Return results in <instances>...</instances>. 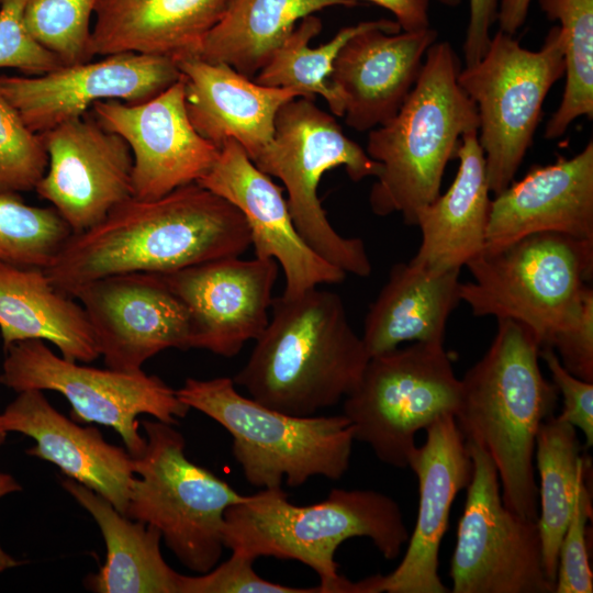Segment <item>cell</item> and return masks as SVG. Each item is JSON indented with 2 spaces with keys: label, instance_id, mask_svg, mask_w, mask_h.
<instances>
[{
  "label": "cell",
  "instance_id": "6da1fadb",
  "mask_svg": "<svg viewBox=\"0 0 593 593\" xmlns=\"http://www.w3.org/2000/svg\"><path fill=\"white\" fill-rule=\"evenodd\" d=\"M250 246L239 210L193 182L157 199H126L94 226L72 234L45 272L72 296L104 277L172 272L239 257Z\"/></svg>",
  "mask_w": 593,
  "mask_h": 593
},
{
  "label": "cell",
  "instance_id": "7a4b0ae2",
  "mask_svg": "<svg viewBox=\"0 0 593 593\" xmlns=\"http://www.w3.org/2000/svg\"><path fill=\"white\" fill-rule=\"evenodd\" d=\"M540 345L525 325L497 320L484 356L460 379L455 421L467 441L493 461L504 505L521 517L538 518L535 444L553 415L558 390L539 366Z\"/></svg>",
  "mask_w": 593,
  "mask_h": 593
},
{
  "label": "cell",
  "instance_id": "3957f363",
  "mask_svg": "<svg viewBox=\"0 0 593 593\" xmlns=\"http://www.w3.org/2000/svg\"><path fill=\"white\" fill-rule=\"evenodd\" d=\"M255 342L233 382L255 401L296 416L336 405L357 387L370 359L342 298L317 287L273 299Z\"/></svg>",
  "mask_w": 593,
  "mask_h": 593
},
{
  "label": "cell",
  "instance_id": "277c9868",
  "mask_svg": "<svg viewBox=\"0 0 593 593\" xmlns=\"http://www.w3.org/2000/svg\"><path fill=\"white\" fill-rule=\"evenodd\" d=\"M354 537L370 538L393 560L410 534L399 504L373 490L332 489L324 501L299 506L281 486L267 488L224 514V547L255 560L300 561L316 572L322 593H368L366 579L351 582L337 570L336 550Z\"/></svg>",
  "mask_w": 593,
  "mask_h": 593
},
{
  "label": "cell",
  "instance_id": "5b68a950",
  "mask_svg": "<svg viewBox=\"0 0 593 593\" xmlns=\"http://www.w3.org/2000/svg\"><path fill=\"white\" fill-rule=\"evenodd\" d=\"M460 66L449 42H435L398 113L369 131L366 153L381 165L369 194L374 214L400 213L415 226L417 212L439 194L461 136L479 128L477 107L458 83Z\"/></svg>",
  "mask_w": 593,
  "mask_h": 593
},
{
  "label": "cell",
  "instance_id": "8992f818",
  "mask_svg": "<svg viewBox=\"0 0 593 593\" xmlns=\"http://www.w3.org/2000/svg\"><path fill=\"white\" fill-rule=\"evenodd\" d=\"M176 393L231 434L233 456L254 486L294 488L315 475L337 480L349 468L355 435L344 414L290 415L242 395L227 377L188 378Z\"/></svg>",
  "mask_w": 593,
  "mask_h": 593
},
{
  "label": "cell",
  "instance_id": "52a82bcc",
  "mask_svg": "<svg viewBox=\"0 0 593 593\" xmlns=\"http://www.w3.org/2000/svg\"><path fill=\"white\" fill-rule=\"evenodd\" d=\"M280 179L293 223L321 257L346 273L368 277L372 267L362 239L345 237L329 223L317 195L323 175L343 166L357 182L378 177L381 165L347 137L336 119L313 100L296 97L277 113L270 144L253 161Z\"/></svg>",
  "mask_w": 593,
  "mask_h": 593
},
{
  "label": "cell",
  "instance_id": "ba28073f",
  "mask_svg": "<svg viewBox=\"0 0 593 593\" xmlns=\"http://www.w3.org/2000/svg\"><path fill=\"white\" fill-rule=\"evenodd\" d=\"M142 425L146 446L134 457L137 477L132 481L124 515L158 528L186 568L205 573L223 552L226 508L248 495L190 461L184 438L172 425L158 419Z\"/></svg>",
  "mask_w": 593,
  "mask_h": 593
},
{
  "label": "cell",
  "instance_id": "9c48e42d",
  "mask_svg": "<svg viewBox=\"0 0 593 593\" xmlns=\"http://www.w3.org/2000/svg\"><path fill=\"white\" fill-rule=\"evenodd\" d=\"M473 281L460 286L475 316L528 327L540 347L575 311L593 272V240L536 233L467 264Z\"/></svg>",
  "mask_w": 593,
  "mask_h": 593
},
{
  "label": "cell",
  "instance_id": "30bf717a",
  "mask_svg": "<svg viewBox=\"0 0 593 593\" xmlns=\"http://www.w3.org/2000/svg\"><path fill=\"white\" fill-rule=\"evenodd\" d=\"M563 75L558 25L549 30L538 51L524 48L513 35L499 30L483 57L461 68L458 83L478 110V139L494 195L514 181L533 143L545 99Z\"/></svg>",
  "mask_w": 593,
  "mask_h": 593
},
{
  "label": "cell",
  "instance_id": "8fae6325",
  "mask_svg": "<svg viewBox=\"0 0 593 593\" xmlns=\"http://www.w3.org/2000/svg\"><path fill=\"white\" fill-rule=\"evenodd\" d=\"M460 379L440 342H414L370 357L344 415L355 439L382 462L409 468L416 434L444 414H455Z\"/></svg>",
  "mask_w": 593,
  "mask_h": 593
},
{
  "label": "cell",
  "instance_id": "7c38bea8",
  "mask_svg": "<svg viewBox=\"0 0 593 593\" xmlns=\"http://www.w3.org/2000/svg\"><path fill=\"white\" fill-rule=\"evenodd\" d=\"M4 353L1 384L18 393L51 390L63 394L71 405L75 422L112 427L133 457L141 456L146 446L138 415L148 414L176 425L190 410L176 390L142 369L122 371L79 365L57 356L40 339L15 343Z\"/></svg>",
  "mask_w": 593,
  "mask_h": 593
},
{
  "label": "cell",
  "instance_id": "4fadbf2b",
  "mask_svg": "<svg viewBox=\"0 0 593 593\" xmlns=\"http://www.w3.org/2000/svg\"><path fill=\"white\" fill-rule=\"evenodd\" d=\"M467 444L472 475L450 560V592L553 593L537 519L521 517L504 505L493 461L484 449Z\"/></svg>",
  "mask_w": 593,
  "mask_h": 593
},
{
  "label": "cell",
  "instance_id": "5bb4252c",
  "mask_svg": "<svg viewBox=\"0 0 593 593\" xmlns=\"http://www.w3.org/2000/svg\"><path fill=\"white\" fill-rule=\"evenodd\" d=\"M101 57L38 76H0V91L40 134L85 115L96 102H144L181 78L170 57L133 52Z\"/></svg>",
  "mask_w": 593,
  "mask_h": 593
},
{
  "label": "cell",
  "instance_id": "9a60e30c",
  "mask_svg": "<svg viewBox=\"0 0 593 593\" xmlns=\"http://www.w3.org/2000/svg\"><path fill=\"white\" fill-rule=\"evenodd\" d=\"M91 109L98 122L131 149L134 198L157 199L198 182L219 157L220 147L202 137L189 120L182 76L147 101L104 100Z\"/></svg>",
  "mask_w": 593,
  "mask_h": 593
},
{
  "label": "cell",
  "instance_id": "2e32d148",
  "mask_svg": "<svg viewBox=\"0 0 593 593\" xmlns=\"http://www.w3.org/2000/svg\"><path fill=\"white\" fill-rule=\"evenodd\" d=\"M90 322L107 368L136 371L168 348H191L188 312L159 273L104 277L72 295Z\"/></svg>",
  "mask_w": 593,
  "mask_h": 593
},
{
  "label": "cell",
  "instance_id": "e0dca14e",
  "mask_svg": "<svg viewBox=\"0 0 593 593\" xmlns=\"http://www.w3.org/2000/svg\"><path fill=\"white\" fill-rule=\"evenodd\" d=\"M40 135L47 168L34 191L51 203L72 234L94 226L132 197L131 149L94 115L86 113Z\"/></svg>",
  "mask_w": 593,
  "mask_h": 593
},
{
  "label": "cell",
  "instance_id": "ac0fdd59",
  "mask_svg": "<svg viewBox=\"0 0 593 593\" xmlns=\"http://www.w3.org/2000/svg\"><path fill=\"white\" fill-rule=\"evenodd\" d=\"M279 265L275 259L226 257L159 273L184 305L191 348L237 355L269 322Z\"/></svg>",
  "mask_w": 593,
  "mask_h": 593
},
{
  "label": "cell",
  "instance_id": "d6986e66",
  "mask_svg": "<svg viewBox=\"0 0 593 593\" xmlns=\"http://www.w3.org/2000/svg\"><path fill=\"white\" fill-rule=\"evenodd\" d=\"M198 183L243 214L255 256L275 259L284 275L282 296L292 299L321 284L342 282L346 272L314 251L298 232L282 188L261 171L234 139L225 141Z\"/></svg>",
  "mask_w": 593,
  "mask_h": 593
},
{
  "label": "cell",
  "instance_id": "ffe728a7",
  "mask_svg": "<svg viewBox=\"0 0 593 593\" xmlns=\"http://www.w3.org/2000/svg\"><path fill=\"white\" fill-rule=\"evenodd\" d=\"M409 468L418 481V511L402 561L389 574L371 575L373 593H447L439 573V549L452 502L472 475L468 444L454 414H444L426 429Z\"/></svg>",
  "mask_w": 593,
  "mask_h": 593
},
{
  "label": "cell",
  "instance_id": "44dd1931",
  "mask_svg": "<svg viewBox=\"0 0 593 593\" xmlns=\"http://www.w3.org/2000/svg\"><path fill=\"white\" fill-rule=\"evenodd\" d=\"M437 36L430 26L401 31L395 20L379 19L349 38L328 77L343 102L345 123L366 132L389 122L415 85Z\"/></svg>",
  "mask_w": 593,
  "mask_h": 593
},
{
  "label": "cell",
  "instance_id": "7402d4cb",
  "mask_svg": "<svg viewBox=\"0 0 593 593\" xmlns=\"http://www.w3.org/2000/svg\"><path fill=\"white\" fill-rule=\"evenodd\" d=\"M593 240V142L571 158L533 166L491 200L484 250L536 233Z\"/></svg>",
  "mask_w": 593,
  "mask_h": 593
},
{
  "label": "cell",
  "instance_id": "603a6c76",
  "mask_svg": "<svg viewBox=\"0 0 593 593\" xmlns=\"http://www.w3.org/2000/svg\"><path fill=\"white\" fill-rule=\"evenodd\" d=\"M3 428L35 440L26 454L56 465L68 478L105 497L124 515L135 477L134 457L92 426L58 412L41 390L19 392L0 414Z\"/></svg>",
  "mask_w": 593,
  "mask_h": 593
},
{
  "label": "cell",
  "instance_id": "cb8c5ba5",
  "mask_svg": "<svg viewBox=\"0 0 593 593\" xmlns=\"http://www.w3.org/2000/svg\"><path fill=\"white\" fill-rule=\"evenodd\" d=\"M195 131L217 147L234 139L254 161L270 144L280 108L299 97L289 88L257 83L222 63L198 56L176 60Z\"/></svg>",
  "mask_w": 593,
  "mask_h": 593
},
{
  "label": "cell",
  "instance_id": "d4e9b609",
  "mask_svg": "<svg viewBox=\"0 0 593 593\" xmlns=\"http://www.w3.org/2000/svg\"><path fill=\"white\" fill-rule=\"evenodd\" d=\"M232 0H98L91 27L94 56L133 52L198 56Z\"/></svg>",
  "mask_w": 593,
  "mask_h": 593
},
{
  "label": "cell",
  "instance_id": "484cf974",
  "mask_svg": "<svg viewBox=\"0 0 593 593\" xmlns=\"http://www.w3.org/2000/svg\"><path fill=\"white\" fill-rule=\"evenodd\" d=\"M456 158L459 166L449 189L416 215L422 240L410 261L434 271L461 269L485 249L491 191L478 130L461 136Z\"/></svg>",
  "mask_w": 593,
  "mask_h": 593
},
{
  "label": "cell",
  "instance_id": "4316f807",
  "mask_svg": "<svg viewBox=\"0 0 593 593\" xmlns=\"http://www.w3.org/2000/svg\"><path fill=\"white\" fill-rule=\"evenodd\" d=\"M460 269L434 271L411 261L391 269L370 305L362 342L370 357L405 342L444 343L449 315L461 302Z\"/></svg>",
  "mask_w": 593,
  "mask_h": 593
},
{
  "label": "cell",
  "instance_id": "83f0119b",
  "mask_svg": "<svg viewBox=\"0 0 593 593\" xmlns=\"http://www.w3.org/2000/svg\"><path fill=\"white\" fill-rule=\"evenodd\" d=\"M0 333L3 349L29 339L53 344L67 360L100 357L82 305L54 287L44 269L0 262Z\"/></svg>",
  "mask_w": 593,
  "mask_h": 593
},
{
  "label": "cell",
  "instance_id": "f1b7e54d",
  "mask_svg": "<svg viewBox=\"0 0 593 593\" xmlns=\"http://www.w3.org/2000/svg\"><path fill=\"white\" fill-rule=\"evenodd\" d=\"M63 488L93 517L107 556L97 573L85 579L97 593H179L181 574L165 561L158 528L120 513L105 497L66 478Z\"/></svg>",
  "mask_w": 593,
  "mask_h": 593
},
{
  "label": "cell",
  "instance_id": "f546056e",
  "mask_svg": "<svg viewBox=\"0 0 593 593\" xmlns=\"http://www.w3.org/2000/svg\"><path fill=\"white\" fill-rule=\"evenodd\" d=\"M357 4L358 0H232L205 35L198 57L254 79L301 19Z\"/></svg>",
  "mask_w": 593,
  "mask_h": 593
},
{
  "label": "cell",
  "instance_id": "4dcf8cb0",
  "mask_svg": "<svg viewBox=\"0 0 593 593\" xmlns=\"http://www.w3.org/2000/svg\"><path fill=\"white\" fill-rule=\"evenodd\" d=\"M584 462L577 428L553 415L544 421L534 455L540 481L537 523L545 572L553 586L559 548L572 515Z\"/></svg>",
  "mask_w": 593,
  "mask_h": 593
},
{
  "label": "cell",
  "instance_id": "1f68e13d",
  "mask_svg": "<svg viewBox=\"0 0 593 593\" xmlns=\"http://www.w3.org/2000/svg\"><path fill=\"white\" fill-rule=\"evenodd\" d=\"M376 22L365 21L345 26L328 42L310 47V41L322 30V21L314 14L307 15L296 23L254 80L268 87L292 89L299 97L313 101L321 96L329 111L343 118V102L328 82L334 60L349 38Z\"/></svg>",
  "mask_w": 593,
  "mask_h": 593
},
{
  "label": "cell",
  "instance_id": "d6a6232c",
  "mask_svg": "<svg viewBox=\"0 0 593 593\" xmlns=\"http://www.w3.org/2000/svg\"><path fill=\"white\" fill-rule=\"evenodd\" d=\"M551 21L559 22L566 86L549 119L545 137H561L580 116L593 118V0H538Z\"/></svg>",
  "mask_w": 593,
  "mask_h": 593
},
{
  "label": "cell",
  "instance_id": "836d02e7",
  "mask_svg": "<svg viewBox=\"0 0 593 593\" xmlns=\"http://www.w3.org/2000/svg\"><path fill=\"white\" fill-rule=\"evenodd\" d=\"M72 231L53 206H35L0 192V262L46 269Z\"/></svg>",
  "mask_w": 593,
  "mask_h": 593
},
{
  "label": "cell",
  "instance_id": "e575fe53",
  "mask_svg": "<svg viewBox=\"0 0 593 593\" xmlns=\"http://www.w3.org/2000/svg\"><path fill=\"white\" fill-rule=\"evenodd\" d=\"M98 0H30L24 14L29 33L63 65L92 60L91 16Z\"/></svg>",
  "mask_w": 593,
  "mask_h": 593
},
{
  "label": "cell",
  "instance_id": "d590c367",
  "mask_svg": "<svg viewBox=\"0 0 593 593\" xmlns=\"http://www.w3.org/2000/svg\"><path fill=\"white\" fill-rule=\"evenodd\" d=\"M46 168L41 135L27 127L0 91V192L34 190Z\"/></svg>",
  "mask_w": 593,
  "mask_h": 593
},
{
  "label": "cell",
  "instance_id": "8d00e7d4",
  "mask_svg": "<svg viewBox=\"0 0 593 593\" xmlns=\"http://www.w3.org/2000/svg\"><path fill=\"white\" fill-rule=\"evenodd\" d=\"M585 466L579 479L572 515L558 555L553 593H592L593 575L586 546V522L592 516V502L585 485Z\"/></svg>",
  "mask_w": 593,
  "mask_h": 593
},
{
  "label": "cell",
  "instance_id": "74e56055",
  "mask_svg": "<svg viewBox=\"0 0 593 593\" xmlns=\"http://www.w3.org/2000/svg\"><path fill=\"white\" fill-rule=\"evenodd\" d=\"M29 1L0 0V68L38 76L64 65L29 33L24 22Z\"/></svg>",
  "mask_w": 593,
  "mask_h": 593
},
{
  "label": "cell",
  "instance_id": "f35d334b",
  "mask_svg": "<svg viewBox=\"0 0 593 593\" xmlns=\"http://www.w3.org/2000/svg\"><path fill=\"white\" fill-rule=\"evenodd\" d=\"M255 559L232 552L231 557L200 575L181 574L179 593H322L320 585L294 588L270 582L259 577Z\"/></svg>",
  "mask_w": 593,
  "mask_h": 593
},
{
  "label": "cell",
  "instance_id": "ab89813d",
  "mask_svg": "<svg viewBox=\"0 0 593 593\" xmlns=\"http://www.w3.org/2000/svg\"><path fill=\"white\" fill-rule=\"evenodd\" d=\"M545 347V346H544ZM547 347L573 376L593 382V289L586 286L572 315L551 336Z\"/></svg>",
  "mask_w": 593,
  "mask_h": 593
},
{
  "label": "cell",
  "instance_id": "60d3db41",
  "mask_svg": "<svg viewBox=\"0 0 593 593\" xmlns=\"http://www.w3.org/2000/svg\"><path fill=\"white\" fill-rule=\"evenodd\" d=\"M539 357L545 360L553 384L563 398V409L557 416L582 430L585 447H592L593 382L584 381L570 373L550 347H540Z\"/></svg>",
  "mask_w": 593,
  "mask_h": 593
},
{
  "label": "cell",
  "instance_id": "b9f144b4",
  "mask_svg": "<svg viewBox=\"0 0 593 593\" xmlns=\"http://www.w3.org/2000/svg\"><path fill=\"white\" fill-rule=\"evenodd\" d=\"M470 16L463 42L466 66L478 63L485 54L490 30L496 21L500 0H469Z\"/></svg>",
  "mask_w": 593,
  "mask_h": 593
},
{
  "label": "cell",
  "instance_id": "7bdbcfd3",
  "mask_svg": "<svg viewBox=\"0 0 593 593\" xmlns=\"http://www.w3.org/2000/svg\"><path fill=\"white\" fill-rule=\"evenodd\" d=\"M390 11L401 31H417L430 26V0H366Z\"/></svg>",
  "mask_w": 593,
  "mask_h": 593
},
{
  "label": "cell",
  "instance_id": "ee69618b",
  "mask_svg": "<svg viewBox=\"0 0 593 593\" xmlns=\"http://www.w3.org/2000/svg\"><path fill=\"white\" fill-rule=\"evenodd\" d=\"M532 0H500L499 30L514 35L525 23Z\"/></svg>",
  "mask_w": 593,
  "mask_h": 593
},
{
  "label": "cell",
  "instance_id": "f6af8a7d",
  "mask_svg": "<svg viewBox=\"0 0 593 593\" xmlns=\"http://www.w3.org/2000/svg\"><path fill=\"white\" fill-rule=\"evenodd\" d=\"M8 432L3 428L0 418V446L5 441ZM22 486L10 474L0 472V499L15 492H20Z\"/></svg>",
  "mask_w": 593,
  "mask_h": 593
},
{
  "label": "cell",
  "instance_id": "bcb514c9",
  "mask_svg": "<svg viewBox=\"0 0 593 593\" xmlns=\"http://www.w3.org/2000/svg\"><path fill=\"white\" fill-rule=\"evenodd\" d=\"M19 564H20V561L15 560L13 557L7 553L0 545V572H3Z\"/></svg>",
  "mask_w": 593,
  "mask_h": 593
},
{
  "label": "cell",
  "instance_id": "7dc6e473",
  "mask_svg": "<svg viewBox=\"0 0 593 593\" xmlns=\"http://www.w3.org/2000/svg\"><path fill=\"white\" fill-rule=\"evenodd\" d=\"M447 7H457L461 3V0H435Z\"/></svg>",
  "mask_w": 593,
  "mask_h": 593
}]
</instances>
